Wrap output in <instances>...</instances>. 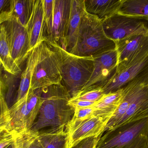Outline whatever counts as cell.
<instances>
[{
	"instance_id": "obj_1",
	"label": "cell",
	"mask_w": 148,
	"mask_h": 148,
	"mask_svg": "<svg viewBox=\"0 0 148 148\" xmlns=\"http://www.w3.org/2000/svg\"><path fill=\"white\" fill-rule=\"evenodd\" d=\"M42 104L36 120L30 129L39 132L42 129L66 127L73 116L75 109L69 104L71 99L62 84L42 88Z\"/></svg>"
},
{
	"instance_id": "obj_2",
	"label": "cell",
	"mask_w": 148,
	"mask_h": 148,
	"mask_svg": "<svg viewBox=\"0 0 148 148\" xmlns=\"http://www.w3.org/2000/svg\"><path fill=\"white\" fill-rule=\"evenodd\" d=\"M115 43L104 33L102 20L84 12L75 45L70 54L80 57H93L115 49Z\"/></svg>"
},
{
	"instance_id": "obj_3",
	"label": "cell",
	"mask_w": 148,
	"mask_h": 148,
	"mask_svg": "<svg viewBox=\"0 0 148 148\" xmlns=\"http://www.w3.org/2000/svg\"><path fill=\"white\" fill-rule=\"evenodd\" d=\"M38 45L39 56L29 88L32 90L61 84L62 79V48L47 41H42Z\"/></svg>"
},
{
	"instance_id": "obj_4",
	"label": "cell",
	"mask_w": 148,
	"mask_h": 148,
	"mask_svg": "<svg viewBox=\"0 0 148 148\" xmlns=\"http://www.w3.org/2000/svg\"><path fill=\"white\" fill-rule=\"evenodd\" d=\"M148 118L129 123L105 132L95 148H147Z\"/></svg>"
},
{
	"instance_id": "obj_5",
	"label": "cell",
	"mask_w": 148,
	"mask_h": 148,
	"mask_svg": "<svg viewBox=\"0 0 148 148\" xmlns=\"http://www.w3.org/2000/svg\"><path fill=\"white\" fill-rule=\"evenodd\" d=\"M61 84L71 98L78 95L89 81L94 70L92 57H80L62 48Z\"/></svg>"
},
{
	"instance_id": "obj_6",
	"label": "cell",
	"mask_w": 148,
	"mask_h": 148,
	"mask_svg": "<svg viewBox=\"0 0 148 148\" xmlns=\"http://www.w3.org/2000/svg\"><path fill=\"white\" fill-rule=\"evenodd\" d=\"M42 88L32 90L9 108L11 132L30 129L37 118L42 104Z\"/></svg>"
},
{
	"instance_id": "obj_7",
	"label": "cell",
	"mask_w": 148,
	"mask_h": 148,
	"mask_svg": "<svg viewBox=\"0 0 148 148\" xmlns=\"http://www.w3.org/2000/svg\"><path fill=\"white\" fill-rule=\"evenodd\" d=\"M106 36L115 43L128 37L148 35V17L125 15L116 13L102 21Z\"/></svg>"
},
{
	"instance_id": "obj_8",
	"label": "cell",
	"mask_w": 148,
	"mask_h": 148,
	"mask_svg": "<svg viewBox=\"0 0 148 148\" xmlns=\"http://www.w3.org/2000/svg\"><path fill=\"white\" fill-rule=\"evenodd\" d=\"M8 8L0 14V21L5 28L12 57L21 67L30 52L28 34L26 28L10 14Z\"/></svg>"
},
{
	"instance_id": "obj_9",
	"label": "cell",
	"mask_w": 148,
	"mask_h": 148,
	"mask_svg": "<svg viewBox=\"0 0 148 148\" xmlns=\"http://www.w3.org/2000/svg\"><path fill=\"white\" fill-rule=\"evenodd\" d=\"M92 57L94 70L92 75L79 94L90 90L102 89L116 72L118 64L116 48Z\"/></svg>"
},
{
	"instance_id": "obj_10",
	"label": "cell",
	"mask_w": 148,
	"mask_h": 148,
	"mask_svg": "<svg viewBox=\"0 0 148 148\" xmlns=\"http://www.w3.org/2000/svg\"><path fill=\"white\" fill-rule=\"evenodd\" d=\"M115 44L118 53L116 71L133 66L148 56V35L130 36Z\"/></svg>"
},
{
	"instance_id": "obj_11",
	"label": "cell",
	"mask_w": 148,
	"mask_h": 148,
	"mask_svg": "<svg viewBox=\"0 0 148 148\" xmlns=\"http://www.w3.org/2000/svg\"><path fill=\"white\" fill-rule=\"evenodd\" d=\"M111 117L95 116L83 120H73L66 125L69 136L68 148H72L88 138L102 136Z\"/></svg>"
},
{
	"instance_id": "obj_12",
	"label": "cell",
	"mask_w": 148,
	"mask_h": 148,
	"mask_svg": "<svg viewBox=\"0 0 148 148\" xmlns=\"http://www.w3.org/2000/svg\"><path fill=\"white\" fill-rule=\"evenodd\" d=\"M72 0L54 1L53 19L51 37L49 42L66 49Z\"/></svg>"
},
{
	"instance_id": "obj_13",
	"label": "cell",
	"mask_w": 148,
	"mask_h": 148,
	"mask_svg": "<svg viewBox=\"0 0 148 148\" xmlns=\"http://www.w3.org/2000/svg\"><path fill=\"white\" fill-rule=\"evenodd\" d=\"M148 69V56L143 60L123 70L116 71L102 88L104 94L114 93Z\"/></svg>"
},
{
	"instance_id": "obj_14",
	"label": "cell",
	"mask_w": 148,
	"mask_h": 148,
	"mask_svg": "<svg viewBox=\"0 0 148 148\" xmlns=\"http://www.w3.org/2000/svg\"><path fill=\"white\" fill-rule=\"evenodd\" d=\"M146 118H148V80L130 104L125 114L113 129Z\"/></svg>"
},
{
	"instance_id": "obj_15",
	"label": "cell",
	"mask_w": 148,
	"mask_h": 148,
	"mask_svg": "<svg viewBox=\"0 0 148 148\" xmlns=\"http://www.w3.org/2000/svg\"><path fill=\"white\" fill-rule=\"evenodd\" d=\"M43 19V1L35 0L32 14L26 26L30 51L41 42Z\"/></svg>"
},
{
	"instance_id": "obj_16",
	"label": "cell",
	"mask_w": 148,
	"mask_h": 148,
	"mask_svg": "<svg viewBox=\"0 0 148 148\" xmlns=\"http://www.w3.org/2000/svg\"><path fill=\"white\" fill-rule=\"evenodd\" d=\"M85 11L84 0H72L65 50L69 53H71L75 45L81 20Z\"/></svg>"
},
{
	"instance_id": "obj_17",
	"label": "cell",
	"mask_w": 148,
	"mask_h": 148,
	"mask_svg": "<svg viewBox=\"0 0 148 148\" xmlns=\"http://www.w3.org/2000/svg\"><path fill=\"white\" fill-rule=\"evenodd\" d=\"M122 0H84L86 12L104 20L117 13Z\"/></svg>"
},
{
	"instance_id": "obj_18",
	"label": "cell",
	"mask_w": 148,
	"mask_h": 148,
	"mask_svg": "<svg viewBox=\"0 0 148 148\" xmlns=\"http://www.w3.org/2000/svg\"><path fill=\"white\" fill-rule=\"evenodd\" d=\"M38 139L42 148H68L69 136L65 127L39 131Z\"/></svg>"
},
{
	"instance_id": "obj_19",
	"label": "cell",
	"mask_w": 148,
	"mask_h": 148,
	"mask_svg": "<svg viewBox=\"0 0 148 148\" xmlns=\"http://www.w3.org/2000/svg\"><path fill=\"white\" fill-rule=\"evenodd\" d=\"M0 68L14 75L22 73L21 67L17 65L11 55L4 25L0 21Z\"/></svg>"
},
{
	"instance_id": "obj_20",
	"label": "cell",
	"mask_w": 148,
	"mask_h": 148,
	"mask_svg": "<svg viewBox=\"0 0 148 148\" xmlns=\"http://www.w3.org/2000/svg\"><path fill=\"white\" fill-rule=\"evenodd\" d=\"M123 97V88L114 93L104 94L94 105V115L112 117L121 104Z\"/></svg>"
},
{
	"instance_id": "obj_21",
	"label": "cell",
	"mask_w": 148,
	"mask_h": 148,
	"mask_svg": "<svg viewBox=\"0 0 148 148\" xmlns=\"http://www.w3.org/2000/svg\"><path fill=\"white\" fill-rule=\"evenodd\" d=\"M38 45L30 51L26 60L25 69L21 74V81L17 92L16 101L23 98L27 94L30 88L33 71L39 56Z\"/></svg>"
},
{
	"instance_id": "obj_22",
	"label": "cell",
	"mask_w": 148,
	"mask_h": 148,
	"mask_svg": "<svg viewBox=\"0 0 148 148\" xmlns=\"http://www.w3.org/2000/svg\"><path fill=\"white\" fill-rule=\"evenodd\" d=\"M35 0H11L8 8L10 14L26 28L32 14Z\"/></svg>"
},
{
	"instance_id": "obj_23",
	"label": "cell",
	"mask_w": 148,
	"mask_h": 148,
	"mask_svg": "<svg viewBox=\"0 0 148 148\" xmlns=\"http://www.w3.org/2000/svg\"><path fill=\"white\" fill-rule=\"evenodd\" d=\"M4 72L2 75V79L4 86L5 100L10 108L16 101L21 73L14 75Z\"/></svg>"
},
{
	"instance_id": "obj_24",
	"label": "cell",
	"mask_w": 148,
	"mask_h": 148,
	"mask_svg": "<svg viewBox=\"0 0 148 148\" xmlns=\"http://www.w3.org/2000/svg\"><path fill=\"white\" fill-rule=\"evenodd\" d=\"M118 13L130 16L148 17V0H122Z\"/></svg>"
},
{
	"instance_id": "obj_25",
	"label": "cell",
	"mask_w": 148,
	"mask_h": 148,
	"mask_svg": "<svg viewBox=\"0 0 148 148\" xmlns=\"http://www.w3.org/2000/svg\"><path fill=\"white\" fill-rule=\"evenodd\" d=\"M14 148H42L38 139V132L31 129L14 133Z\"/></svg>"
},
{
	"instance_id": "obj_26",
	"label": "cell",
	"mask_w": 148,
	"mask_h": 148,
	"mask_svg": "<svg viewBox=\"0 0 148 148\" xmlns=\"http://www.w3.org/2000/svg\"><path fill=\"white\" fill-rule=\"evenodd\" d=\"M43 4V19L41 34V41L50 40L53 19L54 1L42 0Z\"/></svg>"
},
{
	"instance_id": "obj_27",
	"label": "cell",
	"mask_w": 148,
	"mask_h": 148,
	"mask_svg": "<svg viewBox=\"0 0 148 148\" xmlns=\"http://www.w3.org/2000/svg\"><path fill=\"white\" fill-rule=\"evenodd\" d=\"M3 130L11 132L9 107L5 100L4 87L0 91V131Z\"/></svg>"
},
{
	"instance_id": "obj_28",
	"label": "cell",
	"mask_w": 148,
	"mask_h": 148,
	"mask_svg": "<svg viewBox=\"0 0 148 148\" xmlns=\"http://www.w3.org/2000/svg\"><path fill=\"white\" fill-rule=\"evenodd\" d=\"M102 89H95L84 92L78 95L73 99L97 103L99 101L104 95Z\"/></svg>"
},
{
	"instance_id": "obj_29",
	"label": "cell",
	"mask_w": 148,
	"mask_h": 148,
	"mask_svg": "<svg viewBox=\"0 0 148 148\" xmlns=\"http://www.w3.org/2000/svg\"><path fill=\"white\" fill-rule=\"evenodd\" d=\"M95 108L94 106L88 107L80 108L75 109V112L72 120H83L90 118L95 115Z\"/></svg>"
},
{
	"instance_id": "obj_30",
	"label": "cell",
	"mask_w": 148,
	"mask_h": 148,
	"mask_svg": "<svg viewBox=\"0 0 148 148\" xmlns=\"http://www.w3.org/2000/svg\"><path fill=\"white\" fill-rule=\"evenodd\" d=\"M101 136L90 137L85 139L72 148H95Z\"/></svg>"
},
{
	"instance_id": "obj_31",
	"label": "cell",
	"mask_w": 148,
	"mask_h": 148,
	"mask_svg": "<svg viewBox=\"0 0 148 148\" xmlns=\"http://www.w3.org/2000/svg\"><path fill=\"white\" fill-rule=\"evenodd\" d=\"M96 103L73 99V98H71L68 102L69 104L75 109L76 108H80L92 107L94 106Z\"/></svg>"
},
{
	"instance_id": "obj_32",
	"label": "cell",
	"mask_w": 148,
	"mask_h": 148,
	"mask_svg": "<svg viewBox=\"0 0 148 148\" xmlns=\"http://www.w3.org/2000/svg\"><path fill=\"white\" fill-rule=\"evenodd\" d=\"M10 1L0 0V14L8 7Z\"/></svg>"
},
{
	"instance_id": "obj_33",
	"label": "cell",
	"mask_w": 148,
	"mask_h": 148,
	"mask_svg": "<svg viewBox=\"0 0 148 148\" xmlns=\"http://www.w3.org/2000/svg\"><path fill=\"white\" fill-rule=\"evenodd\" d=\"M2 70L0 68V87L3 84L2 79Z\"/></svg>"
},
{
	"instance_id": "obj_34",
	"label": "cell",
	"mask_w": 148,
	"mask_h": 148,
	"mask_svg": "<svg viewBox=\"0 0 148 148\" xmlns=\"http://www.w3.org/2000/svg\"><path fill=\"white\" fill-rule=\"evenodd\" d=\"M6 148H14V145H13V142H12V143L11 144V145H10L9 146H8V147Z\"/></svg>"
},
{
	"instance_id": "obj_35",
	"label": "cell",
	"mask_w": 148,
	"mask_h": 148,
	"mask_svg": "<svg viewBox=\"0 0 148 148\" xmlns=\"http://www.w3.org/2000/svg\"><path fill=\"white\" fill-rule=\"evenodd\" d=\"M7 131V130H3V131H0V136L2 135L4 133L5 131Z\"/></svg>"
},
{
	"instance_id": "obj_36",
	"label": "cell",
	"mask_w": 148,
	"mask_h": 148,
	"mask_svg": "<svg viewBox=\"0 0 148 148\" xmlns=\"http://www.w3.org/2000/svg\"><path fill=\"white\" fill-rule=\"evenodd\" d=\"M3 87H4V86H3V84H2V85H1V87H0V91L1 90V89H2Z\"/></svg>"
},
{
	"instance_id": "obj_37",
	"label": "cell",
	"mask_w": 148,
	"mask_h": 148,
	"mask_svg": "<svg viewBox=\"0 0 148 148\" xmlns=\"http://www.w3.org/2000/svg\"><path fill=\"white\" fill-rule=\"evenodd\" d=\"M147 148H148V143Z\"/></svg>"
},
{
	"instance_id": "obj_38",
	"label": "cell",
	"mask_w": 148,
	"mask_h": 148,
	"mask_svg": "<svg viewBox=\"0 0 148 148\" xmlns=\"http://www.w3.org/2000/svg\"></svg>"
}]
</instances>
